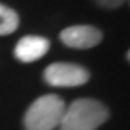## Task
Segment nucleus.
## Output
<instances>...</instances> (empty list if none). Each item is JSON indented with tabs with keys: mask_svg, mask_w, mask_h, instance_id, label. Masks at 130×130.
Returning a JSON list of instances; mask_svg holds the SVG:
<instances>
[{
	"mask_svg": "<svg viewBox=\"0 0 130 130\" xmlns=\"http://www.w3.org/2000/svg\"><path fill=\"white\" fill-rule=\"evenodd\" d=\"M108 110L96 99H77L66 105L60 130H96L108 119Z\"/></svg>",
	"mask_w": 130,
	"mask_h": 130,
	"instance_id": "obj_1",
	"label": "nucleus"
},
{
	"mask_svg": "<svg viewBox=\"0 0 130 130\" xmlns=\"http://www.w3.org/2000/svg\"><path fill=\"white\" fill-rule=\"evenodd\" d=\"M64 100L57 94H47L36 99L24 116L27 130H55L64 113Z\"/></svg>",
	"mask_w": 130,
	"mask_h": 130,
	"instance_id": "obj_2",
	"label": "nucleus"
},
{
	"mask_svg": "<svg viewBox=\"0 0 130 130\" xmlns=\"http://www.w3.org/2000/svg\"><path fill=\"white\" fill-rule=\"evenodd\" d=\"M44 80L52 86L71 88L85 85L89 80V74L85 68L72 63H53L44 71Z\"/></svg>",
	"mask_w": 130,
	"mask_h": 130,
	"instance_id": "obj_3",
	"label": "nucleus"
},
{
	"mask_svg": "<svg viewBox=\"0 0 130 130\" xmlns=\"http://www.w3.org/2000/svg\"><path fill=\"white\" fill-rule=\"evenodd\" d=\"M60 39L74 49H91L102 41V33L91 25H72L60 33Z\"/></svg>",
	"mask_w": 130,
	"mask_h": 130,
	"instance_id": "obj_4",
	"label": "nucleus"
},
{
	"mask_svg": "<svg viewBox=\"0 0 130 130\" xmlns=\"http://www.w3.org/2000/svg\"><path fill=\"white\" fill-rule=\"evenodd\" d=\"M50 49L49 39L42 36H24L14 47L16 58L22 63H33L42 58Z\"/></svg>",
	"mask_w": 130,
	"mask_h": 130,
	"instance_id": "obj_5",
	"label": "nucleus"
},
{
	"mask_svg": "<svg viewBox=\"0 0 130 130\" xmlns=\"http://www.w3.org/2000/svg\"><path fill=\"white\" fill-rule=\"evenodd\" d=\"M19 27V16L14 10L0 3V36L11 35Z\"/></svg>",
	"mask_w": 130,
	"mask_h": 130,
	"instance_id": "obj_6",
	"label": "nucleus"
},
{
	"mask_svg": "<svg viewBox=\"0 0 130 130\" xmlns=\"http://www.w3.org/2000/svg\"><path fill=\"white\" fill-rule=\"evenodd\" d=\"M96 2L102 6H105V8H118L121 6L125 0H96Z\"/></svg>",
	"mask_w": 130,
	"mask_h": 130,
	"instance_id": "obj_7",
	"label": "nucleus"
}]
</instances>
